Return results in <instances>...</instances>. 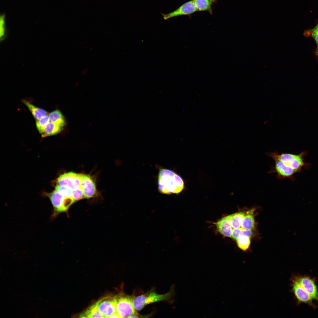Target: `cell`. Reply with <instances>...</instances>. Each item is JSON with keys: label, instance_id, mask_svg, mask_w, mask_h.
<instances>
[{"label": "cell", "instance_id": "1", "mask_svg": "<svg viewBox=\"0 0 318 318\" xmlns=\"http://www.w3.org/2000/svg\"><path fill=\"white\" fill-rule=\"evenodd\" d=\"M158 182V191L164 194H179L184 187V182L181 177L167 169L159 170Z\"/></svg>", "mask_w": 318, "mask_h": 318}, {"label": "cell", "instance_id": "2", "mask_svg": "<svg viewBox=\"0 0 318 318\" xmlns=\"http://www.w3.org/2000/svg\"><path fill=\"white\" fill-rule=\"evenodd\" d=\"M173 289L165 294H157L153 290L150 291L143 294L135 297L133 304L135 309L139 311L146 305L153 303L170 300L173 294Z\"/></svg>", "mask_w": 318, "mask_h": 318}, {"label": "cell", "instance_id": "3", "mask_svg": "<svg viewBox=\"0 0 318 318\" xmlns=\"http://www.w3.org/2000/svg\"><path fill=\"white\" fill-rule=\"evenodd\" d=\"M135 297L126 294L122 291L114 296L116 312L121 318H129L138 313L133 304Z\"/></svg>", "mask_w": 318, "mask_h": 318}, {"label": "cell", "instance_id": "4", "mask_svg": "<svg viewBox=\"0 0 318 318\" xmlns=\"http://www.w3.org/2000/svg\"><path fill=\"white\" fill-rule=\"evenodd\" d=\"M306 153V151L302 152L298 155L289 153L279 154L274 152L268 153L267 155L274 159L281 161L297 172L301 171L302 168L306 165L304 158Z\"/></svg>", "mask_w": 318, "mask_h": 318}, {"label": "cell", "instance_id": "5", "mask_svg": "<svg viewBox=\"0 0 318 318\" xmlns=\"http://www.w3.org/2000/svg\"><path fill=\"white\" fill-rule=\"evenodd\" d=\"M46 194L53 206L52 218L56 217L60 213L66 212L70 206L75 202L72 198L66 197L56 190Z\"/></svg>", "mask_w": 318, "mask_h": 318}, {"label": "cell", "instance_id": "6", "mask_svg": "<svg viewBox=\"0 0 318 318\" xmlns=\"http://www.w3.org/2000/svg\"><path fill=\"white\" fill-rule=\"evenodd\" d=\"M95 303L98 311L104 318H110L117 312L114 296L105 297Z\"/></svg>", "mask_w": 318, "mask_h": 318}, {"label": "cell", "instance_id": "7", "mask_svg": "<svg viewBox=\"0 0 318 318\" xmlns=\"http://www.w3.org/2000/svg\"><path fill=\"white\" fill-rule=\"evenodd\" d=\"M82 174L72 172L62 174L57 179V185L67 187L73 191L80 186Z\"/></svg>", "mask_w": 318, "mask_h": 318}, {"label": "cell", "instance_id": "8", "mask_svg": "<svg viewBox=\"0 0 318 318\" xmlns=\"http://www.w3.org/2000/svg\"><path fill=\"white\" fill-rule=\"evenodd\" d=\"M299 283L313 300L318 301V291L314 280L306 276H292Z\"/></svg>", "mask_w": 318, "mask_h": 318}, {"label": "cell", "instance_id": "9", "mask_svg": "<svg viewBox=\"0 0 318 318\" xmlns=\"http://www.w3.org/2000/svg\"><path fill=\"white\" fill-rule=\"evenodd\" d=\"M291 280L292 282V291L298 302L306 303L314 307L313 299L305 290L292 276Z\"/></svg>", "mask_w": 318, "mask_h": 318}, {"label": "cell", "instance_id": "10", "mask_svg": "<svg viewBox=\"0 0 318 318\" xmlns=\"http://www.w3.org/2000/svg\"><path fill=\"white\" fill-rule=\"evenodd\" d=\"M197 11L193 0H190L181 5L174 11L167 14H162L165 19L181 16H191Z\"/></svg>", "mask_w": 318, "mask_h": 318}, {"label": "cell", "instance_id": "11", "mask_svg": "<svg viewBox=\"0 0 318 318\" xmlns=\"http://www.w3.org/2000/svg\"><path fill=\"white\" fill-rule=\"evenodd\" d=\"M80 186L83 192L85 198H90L96 195L97 190L95 183L87 175L82 174Z\"/></svg>", "mask_w": 318, "mask_h": 318}, {"label": "cell", "instance_id": "12", "mask_svg": "<svg viewBox=\"0 0 318 318\" xmlns=\"http://www.w3.org/2000/svg\"><path fill=\"white\" fill-rule=\"evenodd\" d=\"M275 166L274 170L277 176L281 179L291 178L296 172L292 168L281 161L274 159Z\"/></svg>", "mask_w": 318, "mask_h": 318}, {"label": "cell", "instance_id": "13", "mask_svg": "<svg viewBox=\"0 0 318 318\" xmlns=\"http://www.w3.org/2000/svg\"><path fill=\"white\" fill-rule=\"evenodd\" d=\"M215 224L221 233L225 236L231 237L232 229L228 216L220 219Z\"/></svg>", "mask_w": 318, "mask_h": 318}, {"label": "cell", "instance_id": "14", "mask_svg": "<svg viewBox=\"0 0 318 318\" xmlns=\"http://www.w3.org/2000/svg\"><path fill=\"white\" fill-rule=\"evenodd\" d=\"M197 11H206L212 14V6L217 0H193Z\"/></svg>", "mask_w": 318, "mask_h": 318}, {"label": "cell", "instance_id": "15", "mask_svg": "<svg viewBox=\"0 0 318 318\" xmlns=\"http://www.w3.org/2000/svg\"><path fill=\"white\" fill-rule=\"evenodd\" d=\"M254 211V209H252L249 211L245 214L242 221L241 228L251 230L254 229L255 227Z\"/></svg>", "mask_w": 318, "mask_h": 318}, {"label": "cell", "instance_id": "16", "mask_svg": "<svg viewBox=\"0 0 318 318\" xmlns=\"http://www.w3.org/2000/svg\"><path fill=\"white\" fill-rule=\"evenodd\" d=\"M22 101L27 107L36 120L48 115L47 112L45 110L35 106L26 100H23Z\"/></svg>", "mask_w": 318, "mask_h": 318}, {"label": "cell", "instance_id": "17", "mask_svg": "<svg viewBox=\"0 0 318 318\" xmlns=\"http://www.w3.org/2000/svg\"><path fill=\"white\" fill-rule=\"evenodd\" d=\"M50 121L62 127L66 125L64 118L58 110H56L50 112L49 115Z\"/></svg>", "mask_w": 318, "mask_h": 318}, {"label": "cell", "instance_id": "18", "mask_svg": "<svg viewBox=\"0 0 318 318\" xmlns=\"http://www.w3.org/2000/svg\"><path fill=\"white\" fill-rule=\"evenodd\" d=\"M63 129V127L50 121L47 125L44 132L41 135L42 137L54 135L60 132Z\"/></svg>", "mask_w": 318, "mask_h": 318}, {"label": "cell", "instance_id": "19", "mask_svg": "<svg viewBox=\"0 0 318 318\" xmlns=\"http://www.w3.org/2000/svg\"><path fill=\"white\" fill-rule=\"evenodd\" d=\"M245 214L244 212H240L228 216L232 230L241 227L242 221Z\"/></svg>", "mask_w": 318, "mask_h": 318}, {"label": "cell", "instance_id": "20", "mask_svg": "<svg viewBox=\"0 0 318 318\" xmlns=\"http://www.w3.org/2000/svg\"><path fill=\"white\" fill-rule=\"evenodd\" d=\"M79 316L80 317L104 318L98 311L95 303L81 313Z\"/></svg>", "mask_w": 318, "mask_h": 318}, {"label": "cell", "instance_id": "21", "mask_svg": "<svg viewBox=\"0 0 318 318\" xmlns=\"http://www.w3.org/2000/svg\"><path fill=\"white\" fill-rule=\"evenodd\" d=\"M250 238L244 235L240 236L236 240L238 247L244 251H246L250 245Z\"/></svg>", "mask_w": 318, "mask_h": 318}, {"label": "cell", "instance_id": "22", "mask_svg": "<svg viewBox=\"0 0 318 318\" xmlns=\"http://www.w3.org/2000/svg\"><path fill=\"white\" fill-rule=\"evenodd\" d=\"M50 122V119L48 115L42 117L38 120H36V127L38 131L41 134L43 132L45 127Z\"/></svg>", "mask_w": 318, "mask_h": 318}, {"label": "cell", "instance_id": "23", "mask_svg": "<svg viewBox=\"0 0 318 318\" xmlns=\"http://www.w3.org/2000/svg\"><path fill=\"white\" fill-rule=\"evenodd\" d=\"M304 35L306 37H311L318 45V23L313 28L305 31Z\"/></svg>", "mask_w": 318, "mask_h": 318}, {"label": "cell", "instance_id": "24", "mask_svg": "<svg viewBox=\"0 0 318 318\" xmlns=\"http://www.w3.org/2000/svg\"><path fill=\"white\" fill-rule=\"evenodd\" d=\"M55 190L66 197L72 198L73 191L67 187L56 185Z\"/></svg>", "mask_w": 318, "mask_h": 318}, {"label": "cell", "instance_id": "25", "mask_svg": "<svg viewBox=\"0 0 318 318\" xmlns=\"http://www.w3.org/2000/svg\"><path fill=\"white\" fill-rule=\"evenodd\" d=\"M72 198L75 202L85 198L83 190L81 186L73 191Z\"/></svg>", "mask_w": 318, "mask_h": 318}, {"label": "cell", "instance_id": "26", "mask_svg": "<svg viewBox=\"0 0 318 318\" xmlns=\"http://www.w3.org/2000/svg\"><path fill=\"white\" fill-rule=\"evenodd\" d=\"M5 16L2 15L0 18V37L2 39L4 36L5 32Z\"/></svg>", "mask_w": 318, "mask_h": 318}, {"label": "cell", "instance_id": "27", "mask_svg": "<svg viewBox=\"0 0 318 318\" xmlns=\"http://www.w3.org/2000/svg\"><path fill=\"white\" fill-rule=\"evenodd\" d=\"M241 228L232 229L231 238L236 241L238 237L241 235Z\"/></svg>", "mask_w": 318, "mask_h": 318}, {"label": "cell", "instance_id": "28", "mask_svg": "<svg viewBox=\"0 0 318 318\" xmlns=\"http://www.w3.org/2000/svg\"><path fill=\"white\" fill-rule=\"evenodd\" d=\"M252 234L251 230L245 229L242 228V231L241 235H244L250 238ZM240 235V236H241Z\"/></svg>", "mask_w": 318, "mask_h": 318}, {"label": "cell", "instance_id": "29", "mask_svg": "<svg viewBox=\"0 0 318 318\" xmlns=\"http://www.w3.org/2000/svg\"><path fill=\"white\" fill-rule=\"evenodd\" d=\"M315 53L316 55L318 57V45H317V47L315 51Z\"/></svg>", "mask_w": 318, "mask_h": 318}]
</instances>
